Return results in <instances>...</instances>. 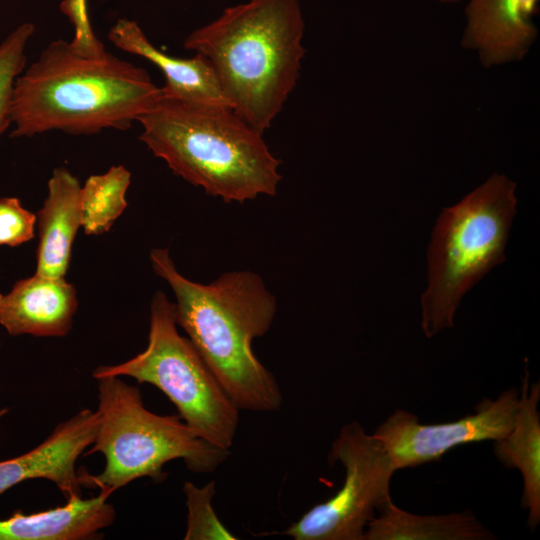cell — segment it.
<instances>
[{
    "mask_svg": "<svg viewBox=\"0 0 540 540\" xmlns=\"http://www.w3.org/2000/svg\"><path fill=\"white\" fill-rule=\"evenodd\" d=\"M150 262L173 291L177 325L187 334L239 410L278 411L283 396L252 343L272 326L277 302L263 279L249 270L223 273L209 284L176 268L168 249L154 248Z\"/></svg>",
    "mask_w": 540,
    "mask_h": 540,
    "instance_id": "cell-1",
    "label": "cell"
},
{
    "mask_svg": "<svg viewBox=\"0 0 540 540\" xmlns=\"http://www.w3.org/2000/svg\"><path fill=\"white\" fill-rule=\"evenodd\" d=\"M161 97L146 70L106 50L89 53L56 40L16 79L10 137L126 130Z\"/></svg>",
    "mask_w": 540,
    "mask_h": 540,
    "instance_id": "cell-2",
    "label": "cell"
},
{
    "mask_svg": "<svg viewBox=\"0 0 540 540\" xmlns=\"http://www.w3.org/2000/svg\"><path fill=\"white\" fill-rule=\"evenodd\" d=\"M304 27L297 0H250L194 30L184 47L210 62L231 109L263 134L296 85Z\"/></svg>",
    "mask_w": 540,
    "mask_h": 540,
    "instance_id": "cell-3",
    "label": "cell"
},
{
    "mask_svg": "<svg viewBox=\"0 0 540 540\" xmlns=\"http://www.w3.org/2000/svg\"><path fill=\"white\" fill-rule=\"evenodd\" d=\"M139 139L176 175L226 203L274 196L281 161L231 108L162 96Z\"/></svg>",
    "mask_w": 540,
    "mask_h": 540,
    "instance_id": "cell-4",
    "label": "cell"
},
{
    "mask_svg": "<svg viewBox=\"0 0 540 540\" xmlns=\"http://www.w3.org/2000/svg\"><path fill=\"white\" fill-rule=\"evenodd\" d=\"M515 190V182L494 173L456 205L442 209L428 247V286L421 297L426 337L452 328L464 294L505 262Z\"/></svg>",
    "mask_w": 540,
    "mask_h": 540,
    "instance_id": "cell-5",
    "label": "cell"
},
{
    "mask_svg": "<svg viewBox=\"0 0 540 540\" xmlns=\"http://www.w3.org/2000/svg\"><path fill=\"white\" fill-rule=\"evenodd\" d=\"M97 380L98 429L83 455L99 452L105 466L94 476L81 471L84 486L113 493L142 477L161 482L164 465L175 459L194 473H211L230 455L196 435L181 417L146 409L138 387L117 376Z\"/></svg>",
    "mask_w": 540,
    "mask_h": 540,
    "instance_id": "cell-6",
    "label": "cell"
},
{
    "mask_svg": "<svg viewBox=\"0 0 540 540\" xmlns=\"http://www.w3.org/2000/svg\"><path fill=\"white\" fill-rule=\"evenodd\" d=\"M177 326L174 303L164 292L157 291L150 305L146 348L123 363L97 367L92 376H128L139 384L157 387L196 435L230 450L239 424V409Z\"/></svg>",
    "mask_w": 540,
    "mask_h": 540,
    "instance_id": "cell-7",
    "label": "cell"
},
{
    "mask_svg": "<svg viewBox=\"0 0 540 540\" xmlns=\"http://www.w3.org/2000/svg\"><path fill=\"white\" fill-rule=\"evenodd\" d=\"M328 458L344 467L342 487L283 533L295 540H363L368 523L390 498L397 470L380 441L355 421L341 428Z\"/></svg>",
    "mask_w": 540,
    "mask_h": 540,
    "instance_id": "cell-8",
    "label": "cell"
},
{
    "mask_svg": "<svg viewBox=\"0 0 540 540\" xmlns=\"http://www.w3.org/2000/svg\"><path fill=\"white\" fill-rule=\"evenodd\" d=\"M476 412L452 422L423 424L408 411L398 409L372 434L396 470L439 460L459 445L496 441L512 429L519 410V390L510 388L496 399H483Z\"/></svg>",
    "mask_w": 540,
    "mask_h": 540,
    "instance_id": "cell-9",
    "label": "cell"
},
{
    "mask_svg": "<svg viewBox=\"0 0 540 540\" xmlns=\"http://www.w3.org/2000/svg\"><path fill=\"white\" fill-rule=\"evenodd\" d=\"M98 423L97 411L82 409L59 423L32 450L0 461V494L24 481L46 479L53 482L66 499L81 497L84 485L76 462L93 444Z\"/></svg>",
    "mask_w": 540,
    "mask_h": 540,
    "instance_id": "cell-10",
    "label": "cell"
},
{
    "mask_svg": "<svg viewBox=\"0 0 540 540\" xmlns=\"http://www.w3.org/2000/svg\"><path fill=\"white\" fill-rule=\"evenodd\" d=\"M539 0H470L461 44L490 68L521 60L537 38Z\"/></svg>",
    "mask_w": 540,
    "mask_h": 540,
    "instance_id": "cell-11",
    "label": "cell"
},
{
    "mask_svg": "<svg viewBox=\"0 0 540 540\" xmlns=\"http://www.w3.org/2000/svg\"><path fill=\"white\" fill-rule=\"evenodd\" d=\"M77 307V291L65 277L35 273L0 293V325L11 336L63 337Z\"/></svg>",
    "mask_w": 540,
    "mask_h": 540,
    "instance_id": "cell-12",
    "label": "cell"
},
{
    "mask_svg": "<svg viewBox=\"0 0 540 540\" xmlns=\"http://www.w3.org/2000/svg\"><path fill=\"white\" fill-rule=\"evenodd\" d=\"M117 48L142 57L162 72V96L195 103L230 107L210 62L202 55L176 58L156 48L136 22L121 19L109 31Z\"/></svg>",
    "mask_w": 540,
    "mask_h": 540,
    "instance_id": "cell-13",
    "label": "cell"
},
{
    "mask_svg": "<svg viewBox=\"0 0 540 540\" xmlns=\"http://www.w3.org/2000/svg\"><path fill=\"white\" fill-rule=\"evenodd\" d=\"M81 187L67 168L53 170L47 196L36 214L39 242L35 273L65 277L73 242L82 225Z\"/></svg>",
    "mask_w": 540,
    "mask_h": 540,
    "instance_id": "cell-14",
    "label": "cell"
},
{
    "mask_svg": "<svg viewBox=\"0 0 540 540\" xmlns=\"http://www.w3.org/2000/svg\"><path fill=\"white\" fill-rule=\"evenodd\" d=\"M112 493L100 490L92 498L72 497L50 510L0 519V540H86L111 526L116 511L108 502Z\"/></svg>",
    "mask_w": 540,
    "mask_h": 540,
    "instance_id": "cell-15",
    "label": "cell"
},
{
    "mask_svg": "<svg viewBox=\"0 0 540 540\" xmlns=\"http://www.w3.org/2000/svg\"><path fill=\"white\" fill-rule=\"evenodd\" d=\"M540 384L529 387L526 374L519 391V410L509 433L494 441L496 458L508 468L518 469L523 478L522 504L528 510L527 523L533 530L540 522Z\"/></svg>",
    "mask_w": 540,
    "mask_h": 540,
    "instance_id": "cell-16",
    "label": "cell"
},
{
    "mask_svg": "<svg viewBox=\"0 0 540 540\" xmlns=\"http://www.w3.org/2000/svg\"><path fill=\"white\" fill-rule=\"evenodd\" d=\"M494 535L471 512L417 515L387 499L367 525L363 540H489Z\"/></svg>",
    "mask_w": 540,
    "mask_h": 540,
    "instance_id": "cell-17",
    "label": "cell"
},
{
    "mask_svg": "<svg viewBox=\"0 0 540 540\" xmlns=\"http://www.w3.org/2000/svg\"><path fill=\"white\" fill-rule=\"evenodd\" d=\"M131 173L114 165L103 174L91 175L81 187V216L87 235L108 232L127 207L126 193Z\"/></svg>",
    "mask_w": 540,
    "mask_h": 540,
    "instance_id": "cell-18",
    "label": "cell"
},
{
    "mask_svg": "<svg viewBox=\"0 0 540 540\" xmlns=\"http://www.w3.org/2000/svg\"><path fill=\"white\" fill-rule=\"evenodd\" d=\"M34 26L25 23L0 43V135L12 124V98L16 79L26 64L25 50Z\"/></svg>",
    "mask_w": 540,
    "mask_h": 540,
    "instance_id": "cell-19",
    "label": "cell"
},
{
    "mask_svg": "<svg viewBox=\"0 0 540 540\" xmlns=\"http://www.w3.org/2000/svg\"><path fill=\"white\" fill-rule=\"evenodd\" d=\"M183 491L186 496L187 526L185 540H235L232 534L215 513L212 500L216 493L215 481L203 487L192 482H185Z\"/></svg>",
    "mask_w": 540,
    "mask_h": 540,
    "instance_id": "cell-20",
    "label": "cell"
},
{
    "mask_svg": "<svg viewBox=\"0 0 540 540\" xmlns=\"http://www.w3.org/2000/svg\"><path fill=\"white\" fill-rule=\"evenodd\" d=\"M36 214L17 197L0 198V246H20L34 237Z\"/></svg>",
    "mask_w": 540,
    "mask_h": 540,
    "instance_id": "cell-21",
    "label": "cell"
},
{
    "mask_svg": "<svg viewBox=\"0 0 540 540\" xmlns=\"http://www.w3.org/2000/svg\"><path fill=\"white\" fill-rule=\"evenodd\" d=\"M442 3H457V2H460L462 0H438Z\"/></svg>",
    "mask_w": 540,
    "mask_h": 540,
    "instance_id": "cell-22",
    "label": "cell"
},
{
    "mask_svg": "<svg viewBox=\"0 0 540 540\" xmlns=\"http://www.w3.org/2000/svg\"><path fill=\"white\" fill-rule=\"evenodd\" d=\"M0 348H1V343H0Z\"/></svg>",
    "mask_w": 540,
    "mask_h": 540,
    "instance_id": "cell-23",
    "label": "cell"
}]
</instances>
